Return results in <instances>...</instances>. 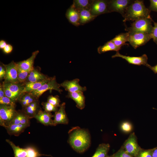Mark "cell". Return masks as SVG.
Returning a JSON list of instances; mask_svg holds the SVG:
<instances>
[{
    "instance_id": "cell-1",
    "label": "cell",
    "mask_w": 157,
    "mask_h": 157,
    "mask_svg": "<svg viewBox=\"0 0 157 157\" xmlns=\"http://www.w3.org/2000/svg\"><path fill=\"white\" fill-rule=\"evenodd\" d=\"M69 133V143L76 151L79 153H83L89 147L90 137L87 130L75 127L70 130Z\"/></svg>"
},
{
    "instance_id": "cell-2",
    "label": "cell",
    "mask_w": 157,
    "mask_h": 157,
    "mask_svg": "<svg viewBox=\"0 0 157 157\" xmlns=\"http://www.w3.org/2000/svg\"><path fill=\"white\" fill-rule=\"evenodd\" d=\"M150 12L145 6L143 0H133L127 8L123 16V21L134 22L141 19L151 18Z\"/></svg>"
},
{
    "instance_id": "cell-3",
    "label": "cell",
    "mask_w": 157,
    "mask_h": 157,
    "mask_svg": "<svg viewBox=\"0 0 157 157\" xmlns=\"http://www.w3.org/2000/svg\"><path fill=\"white\" fill-rule=\"evenodd\" d=\"M151 18L140 19L134 22L131 26L126 28L125 30L128 32H142L151 34L153 26Z\"/></svg>"
},
{
    "instance_id": "cell-4",
    "label": "cell",
    "mask_w": 157,
    "mask_h": 157,
    "mask_svg": "<svg viewBox=\"0 0 157 157\" xmlns=\"http://www.w3.org/2000/svg\"><path fill=\"white\" fill-rule=\"evenodd\" d=\"M17 112L15 106L0 104V125L4 128L9 125Z\"/></svg>"
},
{
    "instance_id": "cell-5",
    "label": "cell",
    "mask_w": 157,
    "mask_h": 157,
    "mask_svg": "<svg viewBox=\"0 0 157 157\" xmlns=\"http://www.w3.org/2000/svg\"><path fill=\"white\" fill-rule=\"evenodd\" d=\"M128 41L135 49L145 45L152 39L151 34L142 32H128Z\"/></svg>"
},
{
    "instance_id": "cell-6",
    "label": "cell",
    "mask_w": 157,
    "mask_h": 157,
    "mask_svg": "<svg viewBox=\"0 0 157 157\" xmlns=\"http://www.w3.org/2000/svg\"><path fill=\"white\" fill-rule=\"evenodd\" d=\"M121 147L134 157L142 148L138 144L137 137L134 132L130 134Z\"/></svg>"
},
{
    "instance_id": "cell-7",
    "label": "cell",
    "mask_w": 157,
    "mask_h": 157,
    "mask_svg": "<svg viewBox=\"0 0 157 157\" xmlns=\"http://www.w3.org/2000/svg\"><path fill=\"white\" fill-rule=\"evenodd\" d=\"M60 84L56 81L55 76L51 77L48 82L42 85L38 89L31 92L35 97L38 99L44 93L49 90H56L60 93L63 91L60 89Z\"/></svg>"
},
{
    "instance_id": "cell-8",
    "label": "cell",
    "mask_w": 157,
    "mask_h": 157,
    "mask_svg": "<svg viewBox=\"0 0 157 157\" xmlns=\"http://www.w3.org/2000/svg\"><path fill=\"white\" fill-rule=\"evenodd\" d=\"M133 1L131 0H108V13L117 12L120 13L123 17L127 8Z\"/></svg>"
},
{
    "instance_id": "cell-9",
    "label": "cell",
    "mask_w": 157,
    "mask_h": 157,
    "mask_svg": "<svg viewBox=\"0 0 157 157\" xmlns=\"http://www.w3.org/2000/svg\"><path fill=\"white\" fill-rule=\"evenodd\" d=\"M6 69V74L4 78L5 83H19L17 78L18 66L13 61L9 64H3Z\"/></svg>"
},
{
    "instance_id": "cell-10",
    "label": "cell",
    "mask_w": 157,
    "mask_h": 157,
    "mask_svg": "<svg viewBox=\"0 0 157 157\" xmlns=\"http://www.w3.org/2000/svg\"><path fill=\"white\" fill-rule=\"evenodd\" d=\"M108 0H93L89 10L93 15L96 17L108 13Z\"/></svg>"
},
{
    "instance_id": "cell-11",
    "label": "cell",
    "mask_w": 157,
    "mask_h": 157,
    "mask_svg": "<svg viewBox=\"0 0 157 157\" xmlns=\"http://www.w3.org/2000/svg\"><path fill=\"white\" fill-rule=\"evenodd\" d=\"M120 57L125 59L129 64L137 65H144L145 66L148 64V57L146 54H144L140 56H131L123 55L117 52L116 53L112 56V58Z\"/></svg>"
},
{
    "instance_id": "cell-12",
    "label": "cell",
    "mask_w": 157,
    "mask_h": 157,
    "mask_svg": "<svg viewBox=\"0 0 157 157\" xmlns=\"http://www.w3.org/2000/svg\"><path fill=\"white\" fill-rule=\"evenodd\" d=\"M79 79L75 78L72 80H66L60 84V87L63 88L68 92H84L86 90V87H82L79 84Z\"/></svg>"
},
{
    "instance_id": "cell-13",
    "label": "cell",
    "mask_w": 157,
    "mask_h": 157,
    "mask_svg": "<svg viewBox=\"0 0 157 157\" xmlns=\"http://www.w3.org/2000/svg\"><path fill=\"white\" fill-rule=\"evenodd\" d=\"M65 103L63 102L60 105L59 109L53 115V125L58 124H67L68 123V119L65 111Z\"/></svg>"
},
{
    "instance_id": "cell-14",
    "label": "cell",
    "mask_w": 157,
    "mask_h": 157,
    "mask_svg": "<svg viewBox=\"0 0 157 157\" xmlns=\"http://www.w3.org/2000/svg\"><path fill=\"white\" fill-rule=\"evenodd\" d=\"M39 53L38 50L33 52L31 56L27 59L17 63L18 67L24 70L30 72L34 68L33 67L35 59Z\"/></svg>"
},
{
    "instance_id": "cell-15",
    "label": "cell",
    "mask_w": 157,
    "mask_h": 157,
    "mask_svg": "<svg viewBox=\"0 0 157 157\" xmlns=\"http://www.w3.org/2000/svg\"><path fill=\"white\" fill-rule=\"evenodd\" d=\"M53 117V115H52L51 113L41 110L35 116L34 118L45 126H53V120L52 119V118Z\"/></svg>"
},
{
    "instance_id": "cell-16",
    "label": "cell",
    "mask_w": 157,
    "mask_h": 157,
    "mask_svg": "<svg viewBox=\"0 0 157 157\" xmlns=\"http://www.w3.org/2000/svg\"><path fill=\"white\" fill-rule=\"evenodd\" d=\"M83 92L81 91L68 92L67 97L73 100L76 104V106L80 109H83L85 106V97Z\"/></svg>"
},
{
    "instance_id": "cell-17",
    "label": "cell",
    "mask_w": 157,
    "mask_h": 157,
    "mask_svg": "<svg viewBox=\"0 0 157 157\" xmlns=\"http://www.w3.org/2000/svg\"><path fill=\"white\" fill-rule=\"evenodd\" d=\"M41 110L39 101L38 99L23 108L22 110L30 119L34 118L36 114Z\"/></svg>"
},
{
    "instance_id": "cell-18",
    "label": "cell",
    "mask_w": 157,
    "mask_h": 157,
    "mask_svg": "<svg viewBox=\"0 0 157 157\" xmlns=\"http://www.w3.org/2000/svg\"><path fill=\"white\" fill-rule=\"evenodd\" d=\"M51 78L49 77L47 79L41 81L28 82L23 83V89L21 93V95L24 93L31 92L38 89L42 85L49 81Z\"/></svg>"
},
{
    "instance_id": "cell-19",
    "label": "cell",
    "mask_w": 157,
    "mask_h": 157,
    "mask_svg": "<svg viewBox=\"0 0 157 157\" xmlns=\"http://www.w3.org/2000/svg\"><path fill=\"white\" fill-rule=\"evenodd\" d=\"M65 15L69 21L73 25L76 26L80 25L79 12L71 6L67 10Z\"/></svg>"
},
{
    "instance_id": "cell-20",
    "label": "cell",
    "mask_w": 157,
    "mask_h": 157,
    "mask_svg": "<svg viewBox=\"0 0 157 157\" xmlns=\"http://www.w3.org/2000/svg\"><path fill=\"white\" fill-rule=\"evenodd\" d=\"M28 126V125L22 124H10L5 128L9 135L18 136Z\"/></svg>"
},
{
    "instance_id": "cell-21",
    "label": "cell",
    "mask_w": 157,
    "mask_h": 157,
    "mask_svg": "<svg viewBox=\"0 0 157 157\" xmlns=\"http://www.w3.org/2000/svg\"><path fill=\"white\" fill-rule=\"evenodd\" d=\"M30 119L22 110L17 111L10 124H22L29 126Z\"/></svg>"
},
{
    "instance_id": "cell-22",
    "label": "cell",
    "mask_w": 157,
    "mask_h": 157,
    "mask_svg": "<svg viewBox=\"0 0 157 157\" xmlns=\"http://www.w3.org/2000/svg\"><path fill=\"white\" fill-rule=\"evenodd\" d=\"M49 78L37 69H34L29 72L25 82L41 81Z\"/></svg>"
},
{
    "instance_id": "cell-23",
    "label": "cell",
    "mask_w": 157,
    "mask_h": 157,
    "mask_svg": "<svg viewBox=\"0 0 157 157\" xmlns=\"http://www.w3.org/2000/svg\"><path fill=\"white\" fill-rule=\"evenodd\" d=\"M79 14V23L80 25H83L93 20L96 16L93 15L89 10H78Z\"/></svg>"
},
{
    "instance_id": "cell-24",
    "label": "cell",
    "mask_w": 157,
    "mask_h": 157,
    "mask_svg": "<svg viewBox=\"0 0 157 157\" xmlns=\"http://www.w3.org/2000/svg\"><path fill=\"white\" fill-rule=\"evenodd\" d=\"M38 99L34 97L31 92H29L21 95L18 101L21 105L22 108H24Z\"/></svg>"
},
{
    "instance_id": "cell-25",
    "label": "cell",
    "mask_w": 157,
    "mask_h": 157,
    "mask_svg": "<svg viewBox=\"0 0 157 157\" xmlns=\"http://www.w3.org/2000/svg\"><path fill=\"white\" fill-rule=\"evenodd\" d=\"M3 85L8 89L11 92L19 97L23 89V83H3Z\"/></svg>"
},
{
    "instance_id": "cell-26",
    "label": "cell",
    "mask_w": 157,
    "mask_h": 157,
    "mask_svg": "<svg viewBox=\"0 0 157 157\" xmlns=\"http://www.w3.org/2000/svg\"><path fill=\"white\" fill-rule=\"evenodd\" d=\"M129 33L127 32L125 33H121L117 35L110 40L116 46L122 47V46L128 44L126 42L128 41Z\"/></svg>"
},
{
    "instance_id": "cell-27",
    "label": "cell",
    "mask_w": 157,
    "mask_h": 157,
    "mask_svg": "<svg viewBox=\"0 0 157 157\" xmlns=\"http://www.w3.org/2000/svg\"><path fill=\"white\" fill-rule=\"evenodd\" d=\"M93 0H74L71 6L77 10H90Z\"/></svg>"
},
{
    "instance_id": "cell-28",
    "label": "cell",
    "mask_w": 157,
    "mask_h": 157,
    "mask_svg": "<svg viewBox=\"0 0 157 157\" xmlns=\"http://www.w3.org/2000/svg\"><path fill=\"white\" fill-rule=\"evenodd\" d=\"M122 47L116 46L111 40L108 41L104 44L99 46L97 49L99 54H101L110 51H115L117 52L121 49Z\"/></svg>"
},
{
    "instance_id": "cell-29",
    "label": "cell",
    "mask_w": 157,
    "mask_h": 157,
    "mask_svg": "<svg viewBox=\"0 0 157 157\" xmlns=\"http://www.w3.org/2000/svg\"><path fill=\"white\" fill-rule=\"evenodd\" d=\"M110 145L108 143L100 144L96 151L92 157H106L110 148Z\"/></svg>"
},
{
    "instance_id": "cell-30",
    "label": "cell",
    "mask_w": 157,
    "mask_h": 157,
    "mask_svg": "<svg viewBox=\"0 0 157 157\" xmlns=\"http://www.w3.org/2000/svg\"><path fill=\"white\" fill-rule=\"evenodd\" d=\"M12 147L14 151V157H26L27 152L26 148H22L17 146L11 141L8 139L6 140Z\"/></svg>"
},
{
    "instance_id": "cell-31",
    "label": "cell",
    "mask_w": 157,
    "mask_h": 157,
    "mask_svg": "<svg viewBox=\"0 0 157 157\" xmlns=\"http://www.w3.org/2000/svg\"><path fill=\"white\" fill-rule=\"evenodd\" d=\"M29 72L18 67L17 78L19 83H25Z\"/></svg>"
},
{
    "instance_id": "cell-32",
    "label": "cell",
    "mask_w": 157,
    "mask_h": 157,
    "mask_svg": "<svg viewBox=\"0 0 157 157\" xmlns=\"http://www.w3.org/2000/svg\"><path fill=\"white\" fill-rule=\"evenodd\" d=\"M132 124L128 121H124L122 122L120 125L121 130L123 133H128L131 132L133 129Z\"/></svg>"
},
{
    "instance_id": "cell-33",
    "label": "cell",
    "mask_w": 157,
    "mask_h": 157,
    "mask_svg": "<svg viewBox=\"0 0 157 157\" xmlns=\"http://www.w3.org/2000/svg\"><path fill=\"white\" fill-rule=\"evenodd\" d=\"M26 149L27 153L26 157H39L43 155L48 156L40 154L36 149L32 147H27Z\"/></svg>"
},
{
    "instance_id": "cell-34",
    "label": "cell",
    "mask_w": 157,
    "mask_h": 157,
    "mask_svg": "<svg viewBox=\"0 0 157 157\" xmlns=\"http://www.w3.org/2000/svg\"><path fill=\"white\" fill-rule=\"evenodd\" d=\"M152 149L141 148L134 157H152Z\"/></svg>"
},
{
    "instance_id": "cell-35",
    "label": "cell",
    "mask_w": 157,
    "mask_h": 157,
    "mask_svg": "<svg viewBox=\"0 0 157 157\" xmlns=\"http://www.w3.org/2000/svg\"><path fill=\"white\" fill-rule=\"evenodd\" d=\"M47 101L57 108L59 107L60 105V100L59 97L58 95L49 96L48 97Z\"/></svg>"
},
{
    "instance_id": "cell-36",
    "label": "cell",
    "mask_w": 157,
    "mask_h": 157,
    "mask_svg": "<svg viewBox=\"0 0 157 157\" xmlns=\"http://www.w3.org/2000/svg\"><path fill=\"white\" fill-rule=\"evenodd\" d=\"M44 110L48 112H56L58 109V108L55 106L47 101L42 102L41 104Z\"/></svg>"
},
{
    "instance_id": "cell-37",
    "label": "cell",
    "mask_w": 157,
    "mask_h": 157,
    "mask_svg": "<svg viewBox=\"0 0 157 157\" xmlns=\"http://www.w3.org/2000/svg\"><path fill=\"white\" fill-rule=\"evenodd\" d=\"M3 87L4 88V93L6 96L10 98L15 103L18 101L19 98V96L12 93L8 89L4 87L3 85Z\"/></svg>"
},
{
    "instance_id": "cell-38",
    "label": "cell",
    "mask_w": 157,
    "mask_h": 157,
    "mask_svg": "<svg viewBox=\"0 0 157 157\" xmlns=\"http://www.w3.org/2000/svg\"><path fill=\"white\" fill-rule=\"evenodd\" d=\"M0 104L9 106H16L15 103L6 96L0 98Z\"/></svg>"
},
{
    "instance_id": "cell-39",
    "label": "cell",
    "mask_w": 157,
    "mask_h": 157,
    "mask_svg": "<svg viewBox=\"0 0 157 157\" xmlns=\"http://www.w3.org/2000/svg\"><path fill=\"white\" fill-rule=\"evenodd\" d=\"M113 157H134L126 152L121 147L113 155Z\"/></svg>"
},
{
    "instance_id": "cell-40",
    "label": "cell",
    "mask_w": 157,
    "mask_h": 157,
    "mask_svg": "<svg viewBox=\"0 0 157 157\" xmlns=\"http://www.w3.org/2000/svg\"><path fill=\"white\" fill-rule=\"evenodd\" d=\"M153 22L154 26L151 35L154 42L157 44V22Z\"/></svg>"
},
{
    "instance_id": "cell-41",
    "label": "cell",
    "mask_w": 157,
    "mask_h": 157,
    "mask_svg": "<svg viewBox=\"0 0 157 157\" xmlns=\"http://www.w3.org/2000/svg\"><path fill=\"white\" fill-rule=\"evenodd\" d=\"M150 5L149 9L151 11L157 12V0H150Z\"/></svg>"
},
{
    "instance_id": "cell-42",
    "label": "cell",
    "mask_w": 157,
    "mask_h": 157,
    "mask_svg": "<svg viewBox=\"0 0 157 157\" xmlns=\"http://www.w3.org/2000/svg\"><path fill=\"white\" fill-rule=\"evenodd\" d=\"M6 74V69L3 63L0 65V79H4Z\"/></svg>"
},
{
    "instance_id": "cell-43",
    "label": "cell",
    "mask_w": 157,
    "mask_h": 157,
    "mask_svg": "<svg viewBox=\"0 0 157 157\" xmlns=\"http://www.w3.org/2000/svg\"><path fill=\"white\" fill-rule=\"evenodd\" d=\"M13 47L10 44H7L6 46L2 49L3 53L6 54H8L12 52Z\"/></svg>"
},
{
    "instance_id": "cell-44",
    "label": "cell",
    "mask_w": 157,
    "mask_h": 157,
    "mask_svg": "<svg viewBox=\"0 0 157 157\" xmlns=\"http://www.w3.org/2000/svg\"><path fill=\"white\" fill-rule=\"evenodd\" d=\"M146 66L152 70L155 74H157V64L154 66H152L148 64Z\"/></svg>"
},
{
    "instance_id": "cell-45",
    "label": "cell",
    "mask_w": 157,
    "mask_h": 157,
    "mask_svg": "<svg viewBox=\"0 0 157 157\" xmlns=\"http://www.w3.org/2000/svg\"><path fill=\"white\" fill-rule=\"evenodd\" d=\"M4 88L2 84H0V98L5 96Z\"/></svg>"
},
{
    "instance_id": "cell-46",
    "label": "cell",
    "mask_w": 157,
    "mask_h": 157,
    "mask_svg": "<svg viewBox=\"0 0 157 157\" xmlns=\"http://www.w3.org/2000/svg\"><path fill=\"white\" fill-rule=\"evenodd\" d=\"M6 42L4 40L0 41V49H3L7 45Z\"/></svg>"
},
{
    "instance_id": "cell-47",
    "label": "cell",
    "mask_w": 157,
    "mask_h": 157,
    "mask_svg": "<svg viewBox=\"0 0 157 157\" xmlns=\"http://www.w3.org/2000/svg\"><path fill=\"white\" fill-rule=\"evenodd\" d=\"M152 157H157V147L152 148Z\"/></svg>"
},
{
    "instance_id": "cell-48",
    "label": "cell",
    "mask_w": 157,
    "mask_h": 157,
    "mask_svg": "<svg viewBox=\"0 0 157 157\" xmlns=\"http://www.w3.org/2000/svg\"><path fill=\"white\" fill-rule=\"evenodd\" d=\"M113 157V155H111V156H107V157Z\"/></svg>"
},
{
    "instance_id": "cell-49",
    "label": "cell",
    "mask_w": 157,
    "mask_h": 157,
    "mask_svg": "<svg viewBox=\"0 0 157 157\" xmlns=\"http://www.w3.org/2000/svg\"><path fill=\"white\" fill-rule=\"evenodd\" d=\"M154 109H156V110H157V109H156V108H153Z\"/></svg>"
}]
</instances>
